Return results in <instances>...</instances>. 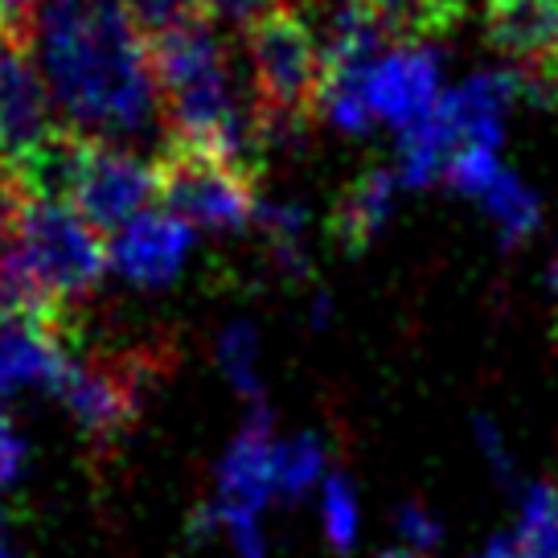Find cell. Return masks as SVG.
I'll return each instance as SVG.
<instances>
[{"instance_id": "cell-19", "label": "cell", "mask_w": 558, "mask_h": 558, "mask_svg": "<svg viewBox=\"0 0 558 558\" xmlns=\"http://www.w3.org/2000/svg\"><path fill=\"white\" fill-rule=\"evenodd\" d=\"M218 362L227 383L246 395V399H259V332L251 329L246 320H234L230 329H222L218 337Z\"/></svg>"}, {"instance_id": "cell-8", "label": "cell", "mask_w": 558, "mask_h": 558, "mask_svg": "<svg viewBox=\"0 0 558 558\" xmlns=\"http://www.w3.org/2000/svg\"><path fill=\"white\" fill-rule=\"evenodd\" d=\"M58 132L53 107L13 29H0V169H21Z\"/></svg>"}, {"instance_id": "cell-22", "label": "cell", "mask_w": 558, "mask_h": 558, "mask_svg": "<svg viewBox=\"0 0 558 558\" xmlns=\"http://www.w3.org/2000/svg\"><path fill=\"white\" fill-rule=\"evenodd\" d=\"M123 4L136 13V21L153 37L165 34V29H173V25H181V21L202 17V13H206V0H123Z\"/></svg>"}, {"instance_id": "cell-34", "label": "cell", "mask_w": 558, "mask_h": 558, "mask_svg": "<svg viewBox=\"0 0 558 558\" xmlns=\"http://www.w3.org/2000/svg\"><path fill=\"white\" fill-rule=\"evenodd\" d=\"M460 4H469V0H460Z\"/></svg>"}, {"instance_id": "cell-30", "label": "cell", "mask_w": 558, "mask_h": 558, "mask_svg": "<svg viewBox=\"0 0 558 558\" xmlns=\"http://www.w3.org/2000/svg\"><path fill=\"white\" fill-rule=\"evenodd\" d=\"M329 313H332V300L325 296V292H320V296H316V304H313V329H325Z\"/></svg>"}, {"instance_id": "cell-14", "label": "cell", "mask_w": 558, "mask_h": 558, "mask_svg": "<svg viewBox=\"0 0 558 558\" xmlns=\"http://www.w3.org/2000/svg\"><path fill=\"white\" fill-rule=\"evenodd\" d=\"M399 173H386V169H374V173L357 177L341 202L332 209V234L345 251H366L383 227L395 214V197H399Z\"/></svg>"}, {"instance_id": "cell-20", "label": "cell", "mask_w": 558, "mask_h": 558, "mask_svg": "<svg viewBox=\"0 0 558 558\" xmlns=\"http://www.w3.org/2000/svg\"><path fill=\"white\" fill-rule=\"evenodd\" d=\"M320 522H325V538L337 555H349L357 546V530H362V509L353 497V485L345 476H329L320 485Z\"/></svg>"}, {"instance_id": "cell-13", "label": "cell", "mask_w": 558, "mask_h": 558, "mask_svg": "<svg viewBox=\"0 0 558 558\" xmlns=\"http://www.w3.org/2000/svg\"><path fill=\"white\" fill-rule=\"evenodd\" d=\"M276 493V444H271V415L255 407L246 427L234 436L218 464V506L234 513H259Z\"/></svg>"}, {"instance_id": "cell-27", "label": "cell", "mask_w": 558, "mask_h": 558, "mask_svg": "<svg viewBox=\"0 0 558 558\" xmlns=\"http://www.w3.org/2000/svg\"><path fill=\"white\" fill-rule=\"evenodd\" d=\"M476 439H481V448H485L488 464L497 472V481H509V452H506V444H501V432H497L488 418H476Z\"/></svg>"}, {"instance_id": "cell-3", "label": "cell", "mask_w": 558, "mask_h": 558, "mask_svg": "<svg viewBox=\"0 0 558 558\" xmlns=\"http://www.w3.org/2000/svg\"><path fill=\"white\" fill-rule=\"evenodd\" d=\"M243 58L267 148L288 144L292 136H300V128L308 123L320 99V83H325L320 37L292 4H279L251 29H243Z\"/></svg>"}, {"instance_id": "cell-23", "label": "cell", "mask_w": 558, "mask_h": 558, "mask_svg": "<svg viewBox=\"0 0 558 558\" xmlns=\"http://www.w3.org/2000/svg\"><path fill=\"white\" fill-rule=\"evenodd\" d=\"M25 202H29V185L17 169H0V259L13 251L17 243V227L21 214H25Z\"/></svg>"}, {"instance_id": "cell-16", "label": "cell", "mask_w": 558, "mask_h": 558, "mask_svg": "<svg viewBox=\"0 0 558 558\" xmlns=\"http://www.w3.org/2000/svg\"><path fill=\"white\" fill-rule=\"evenodd\" d=\"M472 202L493 218V227H497V234H501V243L506 246L530 239L542 222L538 193L530 190L522 177L509 173L506 165H497V169H493V177H488L481 190L472 193Z\"/></svg>"}, {"instance_id": "cell-24", "label": "cell", "mask_w": 558, "mask_h": 558, "mask_svg": "<svg viewBox=\"0 0 558 558\" xmlns=\"http://www.w3.org/2000/svg\"><path fill=\"white\" fill-rule=\"evenodd\" d=\"M283 0H206V17L230 29H251L259 17H267L271 9H279Z\"/></svg>"}, {"instance_id": "cell-35", "label": "cell", "mask_w": 558, "mask_h": 558, "mask_svg": "<svg viewBox=\"0 0 558 558\" xmlns=\"http://www.w3.org/2000/svg\"><path fill=\"white\" fill-rule=\"evenodd\" d=\"M555 95H558V87H555Z\"/></svg>"}, {"instance_id": "cell-33", "label": "cell", "mask_w": 558, "mask_h": 558, "mask_svg": "<svg viewBox=\"0 0 558 558\" xmlns=\"http://www.w3.org/2000/svg\"><path fill=\"white\" fill-rule=\"evenodd\" d=\"M383 558H415V555H383Z\"/></svg>"}, {"instance_id": "cell-17", "label": "cell", "mask_w": 558, "mask_h": 558, "mask_svg": "<svg viewBox=\"0 0 558 558\" xmlns=\"http://www.w3.org/2000/svg\"><path fill=\"white\" fill-rule=\"evenodd\" d=\"M395 41H432L464 17L460 0H366Z\"/></svg>"}, {"instance_id": "cell-9", "label": "cell", "mask_w": 558, "mask_h": 558, "mask_svg": "<svg viewBox=\"0 0 558 558\" xmlns=\"http://www.w3.org/2000/svg\"><path fill=\"white\" fill-rule=\"evenodd\" d=\"M74 362L70 320L53 313L0 316V399L21 390L58 395Z\"/></svg>"}, {"instance_id": "cell-2", "label": "cell", "mask_w": 558, "mask_h": 558, "mask_svg": "<svg viewBox=\"0 0 558 558\" xmlns=\"http://www.w3.org/2000/svg\"><path fill=\"white\" fill-rule=\"evenodd\" d=\"M218 21L190 17L153 37L157 53L160 95L169 116V148H202L214 157L259 173V157L267 153L259 107L251 78L234 70Z\"/></svg>"}, {"instance_id": "cell-5", "label": "cell", "mask_w": 558, "mask_h": 558, "mask_svg": "<svg viewBox=\"0 0 558 558\" xmlns=\"http://www.w3.org/2000/svg\"><path fill=\"white\" fill-rule=\"evenodd\" d=\"M160 202L193 230L214 234L246 230L251 222H259L263 206L255 193V173L185 144L160 153Z\"/></svg>"}, {"instance_id": "cell-7", "label": "cell", "mask_w": 558, "mask_h": 558, "mask_svg": "<svg viewBox=\"0 0 558 558\" xmlns=\"http://www.w3.org/2000/svg\"><path fill=\"white\" fill-rule=\"evenodd\" d=\"M357 95L374 123H390L399 132L415 128L444 99L439 50H432L427 41H390L357 78Z\"/></svg>"}, {"instance_id": "cell-25", "label": "cell", "mask_w": 558, "mask_h": 558, "mask_svg": "<svg viewBox=\"0 0 558 558\" xmlns=\"http://www.w3.org/2000/svg\"><path fill=\"white\" fill-rule=\"evenodd\" d=\"M399 534L411 542L415 550H432V546L439 542V522L423 506L407 501V506L399 509Z\"/></svg>"}, {"instance_id": "cell-26", "label": "cell", "mask_w": 558, "mask_h": 558, "mask_svg": "<svg viewBox=\"0 0 558 558\" xmlns=\"http://www.w3.org/2000/svg\"><path fill=\"white\" fill-rule=\"evenodd\" d=\"M25 469V444H21L17 427H13V418L4 411V402H0V488L13 485Z\"/></svg>"}, {"instance_id": "cell-4", "label": "cell", "mask_w": 558, "mask_h": 558, "mask_svg": "<svg viewBox=\"0 0 558 558\" xmlns=\"http://www.w3.org/2000/svg\"><path fill=\"white\" fill-rule=\"evenodd\" d=\"M9 259L29 279L41 308L66 316V320L111 271L104 234L70 202L34 190H29V202L21 214L17 243L9 251Z\"/></svg>"}, {"instance_id": "cell-32", "label": "cell", "mask_w": 558, "mask_h": 558, "mask_svg": "<svg viewBox=\"0 0 558 558\" xmlns=\"http://www.w3.org/2000/svg\"><path fill=\"white\" fill-rule=\"evenodd\" d=\"M316 4H332V13H337V9H349V4H362V0H316Z\"/></svg>"}, {"instance_id": "cell-11", "label": "cell", "mask_w": 558, "mask_h": 558, "mask_svg": "<svg viewBox=\"0 0 558 558\" xmlns=\"http://www.w3.org/2000/svg\"><path fill=\"white\" fill-rule=\"evenodd\" d=\"M193 251V227L173 209H148L107 243L111 271L136 288H165Z\"/></svg>"}, {"instance_id": "cell-28", "label": "cell", "mask_w": 558, "mask_h": 558, "mask_svg": "<svg viewBox=\"0 0 558 558\" xmlns=\"http://www.w3.org/2000/svg\"><path fill=\"white\" fill-rule=\"evenodd\" d=\"M34 9H37V0H0V29H13V34H17Z\"/></svg>"}, {"instance_id": "cell-29", "label": "cell", "mask_w": 558, "mask_h": 558, "mask_svg": "<svg viewBox=\"0 0 558 558\" xmlns=\"http://www.w3.org/2000/svg\"><path fill=\"white\" fill-rule=\"evenodd\" d=\"M481 558H525V555H522V542L518 538H497Z\"/></svg>"}, {"instance_id": "cell-6", "label": "cell", "mask_w": 558, "mask_h": 558, "mask_svg": "<svg viewBox=\"0 0 558 558\" xmlns=\"http://www.w3.org/2000/svg\"><path fill=\"white\" fill-rule=\"evenodd\" d=\"M160 374L157 353L120 349V353H74L58 399L70 407L74 423L95 448H107L132 427L140 402Z\"/></svg>"}, {"instance_id": "cell-18", "label": "cell", "mask_w": 558, "mask_h": 558, "mask_svg": "<svg viewBox=\"0 0 558 558\" xmlns=\"http://www.w3.org/2000/svg\"><path fill=\"white\" fill-rule=\"evenodd\" d=\"M325 485V444L316 436H296L292 444H276V493L304 497Z\"/></svg>"}, {"instance_id": "cell-12", "label": "cell", "mask_w": 558, "mask_h": 558, "mask_svg": "<svg viewBox=\"0 0 558 558\" xmlns=\"http://www.w3.org/2000/svg\"><path fill=\"white\" fill-rule=\"evenodd\" d=\"M530 95V74L518 66H497L469 74L456 90H448L439 99V111L448 116V123L456 128V136L469 144H488L501 148L506 136L509 111L518 107V99Z\"/></svg>"}, {"instance_id": "cell-1", "label": "cell", "mask_w": 558, "mask_h": 558, "mask_svg": "<svg viewBox=\"0 0 558 558\" xmlns=\"http://www.w3.org/2000/svg\"><path fill=\"white\" fill-rule=\"evenodd\" d=\"M17 37L62 132L160 153L169 116L153 34L123 0H37Z\"/></svg>"}, {"instance_id": "cell-10", "label": "cell", "mask_w": 558, "mask_h": 558, "mask_svg": "<svg viewBox=\"0 0 558 558\" xmlns=\"http://www.w3.org/2000/svg\"><path fill=\"white\" fill-rule=\"evenodd\" d=\"M485 37L506 62L525 70L538 95L558 87V0H488Z\"/></svg>"}, {"instance_id": "cell-21", "label": "cell", "mask_w": 558, "mask_h": 558, "mask_svg": "<svg viewBox=\"0 0 558 558\" xmlns=\"http://www.w3.org/2000/svg\"><path fill=\"white\" fill-rule=\"evenodd\" d=\"M558 530V493L550 485H530L522 493V513H518V534L513 538L525 546L550 542Z\"/></svg>"}, {"instance_id": "cell-31", "label": "cell", "mask_w": 558, "mask_h": 558, "mask_svg": "<svg viewBox=\"0 0 558 558\" xmlns=\"http://www.w3.org/2000/svg\"><path fill=\"white\" fill-rule=\"evenodd\" d=\"M0 558H13V538H9V522L0 518Z\"/></svg>"}, {"instance_id": "cell-15", "label": "cell", "mask_w": 558, "mask_h": 558, "mask_svg": "<svg viewBox=\"0 0 558 558\" xmlns=\"http://www.w3.org/2000/svg\"><path fill=\"white\" fill-rule=\"evenodd\" d=\"M464 140L456 136V128L448 123L444 111H432L427 120H418L415 128L399 132V181L411 190L436 185L448 177L452 160L460 157Z\"/></svg>"}]
</instances>
